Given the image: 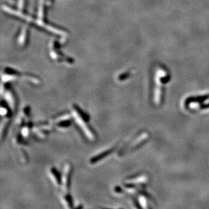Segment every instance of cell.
Listing matches in <instances>:
<instances>
[{"label": "cell", "instance_id": "9", "mask_svg": "<svg viewBox=\"0 0 209 209\" xmlns=\"http://www.w3.org/2000/svg\"><path fill=\"white\" fill-rule=\"evenodd\" d=\"M61 198L66 208H73V202L72 196L69 194V193H62Z\"/></svg>", "mask_w": 209, "mask_h": 209}, {"label": "cell", "instance_id": "3", "mask_svg": "<svg viewBox=\"0 0 209 209\" xmlns=\"http://www.w3.org/2000/svg\"><path fill=\"white\" fill-rule=\"evenodd\" d=\"M4 89L1 88V92L4 90V98L5 100L10 107L12 111L16 109V97L12 89H10V85L7 82H5V84L2 85Z\"/></svg>", "mask_w": 209, "mask_h": 209}, {"label": "cell", "instance_id": "1", "mask_svg": "<svg viewBox=\"0 0 209 209\" xmlns=\"http://www.w3.org/2000/svg\"><path fill=\"white\" fill-rule=\"evenodd\" d=\"M72 110L75 120L77 121V124L79 125L85 136L91 142L95 141V138H96V135H95L93 130L88 125L90 119L89 114L85 112L77 104L73 105Z\"/></svg>", "mask_w": 209, "mask_h": 209}, {"label": "cell", "instance_id": "2", "mask_svg": "<svg viewBox=\"0 0 209 209\" xmlns=\"http://www.w3.org/2000/svg\"><path fill=\"white\" fill-rule=\"evenodd\" d=\"M73 172V167L70 163H67L64 166L63 173L62 175V189L63 193H69L70 184L71 181V175Z\"/></svg>", "mask_w": 209, "mask_h": 209}, {"label": "cell", "instance_id": "5", "mask_svg": "<svg viewBox=\"0 0 209 209\" xmlns=\"http://www.w3.org/2000/svg\"><path fill=\"white\" fill-rule=\"evenodd\" d=\"M52 128H53V126L51 123H40L34 127L33 131L39 138L44 139L50 133Z\"/></svg>", "mask_w": 209, "mask_h": 209}, {"label": "cell", "instance_id": "4", "mask_svg": "<svg viewBox=\"0 0 209 209\" xmlns=\"http://www.w3.org/2000/svg\"><path fill=\"white\" fill-rule=\"evenodd\" d=\"M71 116L69 114L66 113L60 115L58 117L55 118L53 120L54 125L56 128L60 129H68L71 125Z\"/></svg>", "mask_w": 209, "mask_h": 209}, {"label": "cell", "instance_id": "10", "mask_svg": "<svg viewBox=\"0 0 209 209\" xmlns=\"http://www.w3.org/2000/svg\"><path fill=\"white\" fill-rule=\"evenodd\" d=\"M114 192L116 194L118 195H122L123 194V188H122L121 187H120V186H115L114 188Z\"/></svg>", "mask_w": 209, "mask_h": 209}, {"label": "cell", "instance_id": "7", "mask_svg": "<svg viewBox=\"0 0 209 209\" xmlns=\"http://www.w3.org/2000/svg\"><path fill=\"white\" fill-rule=\"evenodd\" d=\"M50 175L56 186L58 187L62 185V175L57 169L55 167H52L50 170Z\"/></svg>", "mask_w": 209, "mask_h": 209}, {"label": "cell", "instance_id": "8", "mask_svg": "<svg viewBox=\"0 0 209 209\" xmlns=\"http://www.w3.org/2000/svg\"><path fill=\"white\" fill-rule=\"evenodd\" d=\"M147 137H148V134H146V133H144V134H142V135H139V137H137V138L131 143V146H130V147L129 148V150L135 149V148H136L137 147L140 146V145L147 139Z\"/></svg>", "mask_w": 209, "mask_h": 209}, {"label": "cell", "instance_id": "6", "mask_svg": "<svg viewBox=\"0 0 209 209\" xmlns=\"http://www.w3.org/2000/svg\"><path fill=\"white\" fill-rule=\"evenodd\" d=\"M116 149V147H113L112 148H109V149H107L105 151L101 152L100 153L98 154H96V156H94L93 157H91L89 160V163L91 165H95L97 163H99V161H101L102 159H106L107 156H108L110 154H112L113 152L114 151V150Z\"/></svg>", "mask_w": 209, "mask_h": 209}]
</instances>
